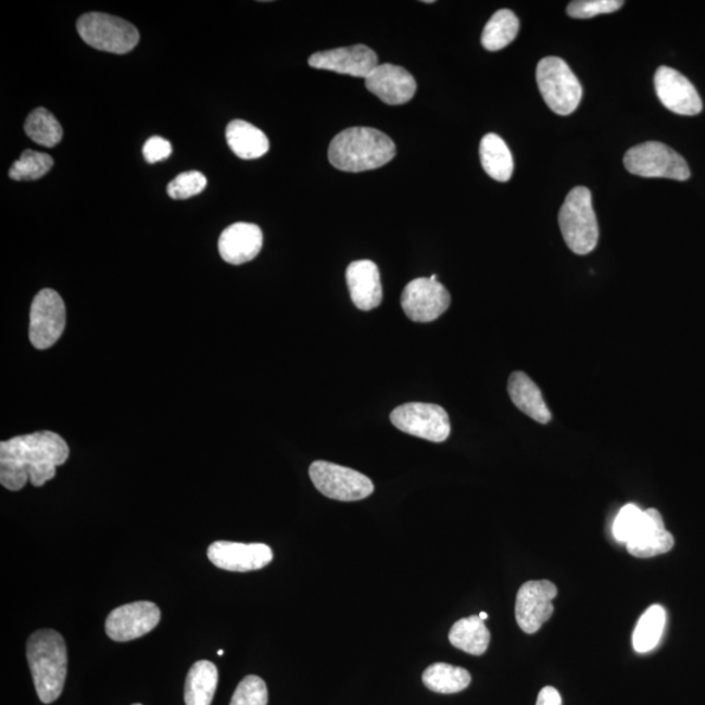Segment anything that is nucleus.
Listing matches in <instances>:
<instances>
[{
    "label": "nucleus",
    "instance_id": "obj_29",
    "mask_svg": "<svg viewBox=\"0 0 705 705\" xmlns=\"http://www.w3.org/2000/svg\"><path fill=\"white\" fill-rule=\"evenodd\" d=\"M25 134L35 143L42 147L53 148L61 143L63 128L55 116L45 108H37L25 121Z\"/></svg>",
    "mask_w": 705,
    "mask_h": 705
},
{
    "label": "nucleus",
    "instance_id": "obj_2",
    "mask_svg": "<svg viewBox=\"0 0 705 705\" xmlns=\"http://www.w3.org/2000/svg\"><path fill=\"white\" fill-rule=\"evenodd\" d=\"M396 156L390 136L370 127H352L336 135L329 144L328 159L336 169L362 173L378 169Z\"/></svg>",
    "mask_w": 705,
    "mask_h": 705
},
{
    "label": "nucleus",
    "instance_id": "obj_7",
    "mask_svg": "<svg viewBox=\"0 0 705 705\" xmlns=\"http://www.w3.org/2000/svg\"><path fill=\"white\" fill-rule=\"evenodd\" d=\"M624 164L633 176L644 178L688 180L691 177L690 167L681 154L659 141L632 147L626 152Z\"/></svg>",
    "mask_w": 705,
    "mask_h": 705
},
{
    "label": "nucleus",
    "instance_id": "obj_32",
    "mask_svg": "<svg viewBox=\"0 0 705 705\" xmlns=\"http://www.w3.org/2000/svg\"><path fill=\"white\" fill-rule=\"evenodd\" d=\"M206 187V178L200 172H186L174 178L167 186L172 199L182 200L199 196Z\"/></svg>",
    "mask_w": 705,
    "mask_h": 705
},
{
    "label": "nucleus",
    "instance_id": "obj_1",
    "mask_svg": "<svg viewBox=\"0 0 705 705\" xmlns=\"http://www.w3.org/2000/svg\"><path fill=\"white\" fill-rule=\"evenodd\" d=\"M66 441L53 431L18 436L0 443V482L10 491L22 490L28 481L42 487L68 461Z\"/></svg>",
    "mask_w": 705,
    "mask_h": 705
},
{
    "label": "nucleus",
    "instance_id": "obj_18",
    "mask_svg": "<svg viewBox=\"0 0 705 705\" xmlns=\"http://www.w3.org/2000/svg\"><path fill=\"white\" fill-rule=\"evenodd\" d=\"M672 546H675V537L666 530L663 516L656 508L644 511L637 532L626 543L629 553L637 558H653L669 553Z\"/></svg>",
    "mask_w": 705,
    "mask_h": 705
},
{
    "label": "nucleus",
    "instance_id": "obj_38",
    "mask_svg": "<svg viewBox=\"0 0 705 705\" xmlns=\"http://www.w3.org/2000/svg\"><path fill=\"white\" fill-rule=\"evenodd\" d=\"M217 653H218V656H223V655H224V651H223V650H219Z\"/></svg>",
    "mask_w": 705,
    "mask_h": 705
},
{
    "label": "nucleus",
    "instance_id": "obj_28",
    "mask_svg": "<svg viewBox=\"0 0 705 705\" xmlns=\"http://www.w3.org/2000/svg\"><path fill=\"white\" fill-rule=\"evenodd\" d=\"M666 625V612L662 605H652L640 617L635 631H633V650L646 653L655 650L663 638Z\"/></svg>",
    "mask_w": 705,
    "mask_h": 705
},
{
    "label": "nucleus",
    "instance_id": "obj_33",
    "mask_svg": "<svg viewBox=\"0 0 705 705\" xmlns=\"http://www.w3.org/2000/svg\"><path fill=\"white\" fill-rule=\"evenodd\" d=\"M622 0H577L567 8V15L574 18H592L599 15L613 14L620 9Z\"/></svg>",
    "mask_w": 705,
    "mask_h": 705
},
{
    "label": "nucleus",
    "instance_id": "obj_30",
    "mask_svg": "<svg viewBox=\"0 0 705 705\" xmlns=\"http://www.w3.org/2000/svg\"><path fill=\"white\" fill-rule=\"evenodd\" d=\"M54 165V160L47 153L36 151H24L21 159L15 161L10 169V178L23 182V180H37L47 176L51 167Z\"/></svg>",
    "mask_w": 705,
    "mask_h": 705
},
{
    "label": "nucleus",
    "instance_id": "obj_15",
    "mask_svg": "<svg viewBox=\"0 0 705 705\" xmlns=\"http://www.w3.org/2000/svg\"><path fill=\"white\" fill-rule=\"evenodd\" d=\"M309 64L315 70L333 71L366 79L379 66L375 51L366 45L320 51L309 58Z\"/></svg>",
    "mask_w": 705,
    "mask_h": 705
},
{
    "label": "nucleus",
    "instance_id": "obj_37",
    "mask_svg": "<svg viewBox=\"0 0 705 705\" xmlns=\"http://www.w3.org/2000/svg\"><path fill=\"white\" fill-rule=\"evenodd\" d=\"M488 617H489L488 614L484 613V612H482V613L480 614V618H481L482 620L488 619Z\"/></svg>",
    "mask_w": 705,
    "mask_h": 705
},
{
    "label": "nucleus",
    "instance_id": "obj_31",
    "mask_svg": "<svg viewBox=\"0 0 705 705\" xmlns=\"http://www.w3.org/2000/svg\"><path fill=\"white\" fill-rule=\"evenodd\" d=\"M268 689L267 684L261 677L248 676L242 679L241 683L231 697L230 705H267Z\"/></svg>",
    "mask_w": 705,
    "mask_h": 705
},
{
    "label": "nucleus",
    "instance_id": "obj_3",
    "mask_svg": "<svg viewBox=\"0 0 705 705\" xmlns=\"http://www.w3.org/2000/svg\"><path fill=\"white\" fill-rule=\"evenodd\" d=\"M27 658L38 697L45 704L62 695L67 677V646L61 633L38 630L27 643Z\"/></svg>",
    "mask_w": 705,
    "mask_h": 705
},
{
    "label": "nucleus",
    "instance_id": "obj_24",
    "mask_svg": "<svg viewBox=\"0 0 705 705\" xmlns=\"http://www.w3.org/2000/svg\"><path fill=\"white\" fill-rule=\"evenodd\" d=\"M218 671L211 662H198L191 666L186 678V705H211L216 694Z\"/></svg>",
    "mask_w": 705,
    "mask_h": 705
},
{
    "label": "nucleus",
    "instance_id": "obj_39",
    "mask_svg": "<svg viewBox=\"0 0 705 705\" xmlns=\"http://www.w3.org/2000/svg\"><path fill=\"white\" fill-rule=\"evenodd\" d=\"M133 705H141V704H133Z\"/></svg>",
    "mask_w": 705,
    "mask_h": 705
},
{
    "label": "nucleus",
    "instance_id": "obj_9",
    "mask_svg": "<svg viewBox=\"0 0 705 705\" xmlns=\"http://www.w3.org/2000/svg\"><path fill=\"white\" fill-rule=\"evenodd\" d=\"M391 423L406 435L442 443L451 435L449 413L437 404L407 403L391 413Z\"/></svg>",
    "mask_w": 705,
    "mask_h": 705
},
{
    "label": "nucleus",
    "instance_id": "obj_26",
    "mask_svg": "<svg viewBox=\"0 0 705 705\" xmlns=\"http://www.w3.org/2000/svg\"><path fill=\"white\" fill-rule=\"evenodd\" d=\"M423 681L426 688L438 694H456L468 688L471 677L468 670L458 666L437 663L424 671Z\"/></svg>",
    "mask_w": 705,
    "mask_h": 705
},
{
    "label": "nucleus",
    "instance_id": "obj_35",
    "mask_svg": "<svg viewBox=\"0 0 705 705\" xmlns=\"http://www.w3.org/2000/svg\"><path fill=\"white\" fill-rule=\"evenodd\" d=\"M172 152L173 147L171 141L160 138V136H153V138L148 139L143 147L144 159L150 164H156L160 161L169 159Z\"/></svg>",
    "mask_w": 705,
    "mask_h": 705
},
{
    "label": "nucleus",
    "instance_id": "obj_11",
    "mask_svg": "<svg viewBox=\"0 0 705 705\" xmlns=\"http://www.w3.org/2000/svg\"><path fill=\"white\" fill-rule=\"evenodd\" d=\"M451 295L441 282L430 277H419L411 281L401 294V307L413 322L430 323L448 312Z\"/></svg>",
    "mask_w": 705,
    "mask_h": 705
},
{
    "label": "nucleus",
    "instance_id": "obj_16",
    "mask_svg": "<svg viewBox=\"0 0 705 705\" xmlns=\"http://www.w3.org/2000/svg\"><path fill=\"white\" fill-rule=\"evenodd\" d=\"M658 100L670 112L679 115H696L702 112L701 96L688 77L675 68L659 67L655 75Z\"/></svg>",
    "mask_w": 705,
    "mask_h": 705
},
{
    "label": "nucleus",
    "instance_id": "obj_13",
    "mask_svg": "<svg viewBox=\"0 0 705 705\" xmlns=\"http://www.w3.org/2000/svg\"><path fill=\"white\" fill-rule=\"evenodd\" d=\"M159 606L148 601H139L116 607L106 619L108 637L114 642H129L156 629L160 624Z\"/></svg>",
    "mask_w": 705,
    "mask_h": 705
},
{
    "label": "nucleus",
    "instance_id": "obj_22",
    "mask_svg": "<svg viewBox=\"0 0 705 705\" xmlns=\"http://www.w3.org/2000/svg\"><path fill=\"white\" fill-rule=\"evenodd\" d=\"M226 140L230 150L242 160H255L269 151L267 136L246 121H231L226 127Z\"/></svg>",
    "mask_w": 705,
    "mask_h": 705
},
{
    "label": "nucleus",
    "instance_id": "obj_14",
    "mask_svg": "<svg viewBox=\"0 0 705 705\" xmlns=\"http://www.w3.org/2000/svg\"><path fill=\"white\" fill-rule=\"evenodd\" d=\"M209 558L222 570L250 572L268 566L274 553L265 543L216 541L209 547Z\"/></svg>",
    "mask_w": 705,
    "mask_h": 705
},
{
    "label": "nucleus",
    "instance_id": "obj_34",
    "mask_svg": "<svg viewBox=\"0 0 705 705\" xmlns=\"http://www.w3.org/2000/svg\"><path fill=\"white\" fill-rule=\"evenodd\" d=\"M643 513L644 511L640 509L637 504H626V506L619 511L616 520H614V539L620 543L629 542L633 533L637 532Z\"/></svg>",
    "mask_w": 705,
    "mask_h": 705
},
{
    "label": "nucleus",
    "instance_id": "obj_6",
    "mask_svg": "<svg viewBox=\"0 0 705 705\" xmlns=\"http://www.w3.org/2000/svg\"><path fill=\"white\" fill-rule=\"evenodd\" d=\"M77 32L90 48L113 54H126L140 40L138 29L123 18L89 12L77 21Z\"/></svg>",
    "mask_w": 705,
    "mask_h": 705
},
{
    "label": "nucleus",
    "instance_id": "obj_23",
    "mask_svg": "<svg viewBox=\"0 0 705 705\" xmlns=\"http://www.w3.org/2000/svg\"><path fill=\"white\" fill-rule=\"evenodd\" d=\"M483 171L498 182H508L514 173V159L501 136L484 135L480 144Z\"/></svg>",
    "mask_w": 705,
    "mask_h": 705
},
{
    "label": "nucleus",
    "instance_id": "obj_25",
    "mask_svg": "<svg viewBox=\"0 0 705 705\" xmlns=\"http://www.w3.org/2000/svg\"><path fill=\"white\" fill-rule=\"evenodd\" d=\"M450 642L469 655L482 656L490 643V632L480 616H471L452 626Z\"/></svg>",
    "mask_w": 705,
    "mask_h": 705
},
{
    "label": "nucleus",
    "instance_id": "obj_10",
    "mask_svg": "<svg viewBox=\"0 0 705 705\" xmlns=\"http://www.w3.org/2000/svg\"><path fill=\"white\" fill-rule=\"evenodd\" d=\"M66 328V306L53 289H43L35 297L29 314V340L45 351L61 339Z\"/></svg>",
    "mask_w": 705,
    "mask_h": 705
},
{
    "label": "nucleus",
    "instance_id": "obj_8",
    "mask_svg": "<svg viewBox=\"0 0 705 705\" xmlns=\"http://www.w3.org/2000/svg\"><path fill=\"white\" fill-rule=\"evenodd\" d=\"M315 488L335 501L355 502L374 493L370 478L360 471L328 462H315L309 469Z\"/></svg>",
    "mask_w": 705,
    "mask_h": 705
},
{
    "label": "nucleus",
    "instance_id": "obj_17",
    "mask_svg": "<svg viewBox=\"0 0 705 705\" xmlns=\"http://www.w3.org/2000/svg\"><path fill=\"white\" fill-rule=\"evenodd\" d=\"M368 92L377 96L387 105H403L417 92V83L404 67L381 64L365 79Z\"/></svg>",
    "mask_w": 705,
    "mask_h": 705
},
{
    "label": "nucleus",
    "instance_id": "obj_12",
    "mask_svg": "<svg viewBox=\"0 0 705 705\" xmlns=\"http://www.w3.org/2000/svg\"><path fill=\"white\" fill-rule=\"evenodd\" d=\"M556 593V587L547 580L528 581L521 586L517 592L515 614L524 632L532 635L552 618Z\"/></svg>",
    "mask_w": 705,
    "mask_h": 705
},
{
    "label": "nucleus",
    "instance_id": "obj_36",
    "mask_svg": "<svg viewBox=\"0 0 705 705\" xmlns=\"http://www.w3.org/2000/svg\"><path fill=\"white\" fill-rule=\"evenodd\" d=\"M536 705H562L559 691L552 685H546L540 691Z\"/></svg>",
    "mask_w": 705,
    "mask_h": 705
},
{
    "label": "nucleus",
    "instance_id": "obj_19",
    "mask_svg": "<svg viewBox=\"0 0 705 705\" xmlns=\"http://www.w3.org/2000/svg\"><path fill=\"white\" fill-rule=\"evenodd\" d=\"M263 248V232L255 224L237 223L226 228L218 239L219 255L226 263L241 265L251 262Z\"/></svg>",
    "mask_w": 705,
    "mask_h": 705
},
{
    "label": "nucleus",
    "instance_id": "obj_20",
    "mask_svg": "<svg viewBox=\"0 0 705 705\" xmlns=\"http://www.w3.org/2000/svg\"><path fill=\"white\" fill-rule=\"evenodd\" d=\"M347 284L355 307L362 312H370L383 301L380 272L378 265L372 261H357L349 264Z\"/></svg>",
    "mask_w": 705,
    "mask_h": 705
},
{
    "label": "nucleus",
    "instance_id": "obj_4",
    "mask_svg": "<svg viewBox=\"0 0 705 705\" xmlns=\"http://www.w3.org/2000/svg\"><path fill=\"white\" fill-rule=\"evenodd\" d=\"M563 239L575 254L588 255L596 249L599 224L592 204V193L587 187H575L559 211Z\"/></svg>",
    "mask_w": 705,
    "mask_h": 705
},
{
    "label": "nucleus",
    "instance_id": "obj_21",
    "mask_svg": "<svg viewBox=\"0 0 705 705\" xmlns=\"http://www.w3.org/2000/svg\"><path fill=\"white\" fill-rule=\"evenodd\" d=\"M508 394L517 410L527 414L536 423L546 425L552 420V412L549 411L539 386L526 373L511 374Z\"/></svg>",
    "mask_w": 705,
    "mask_h": 705
},
{
    "label": "nucleus",
    "instance_id": "obj_5",
    "mask_svg": "<svg viewBox=\"0 0 705 705\" xmlns=\"http://www.w3.org/2000/svg\"><path fill=\"white\" fill-rule=\"evenodd\" d=\"M537 84L546 105L559 115H570L583 99V87L568 64L558 56H546L536 71Z\"/></svg>",
    "mask_w": 705,
    "mask_h": 705
},
{
    "label": "nucleus",
    "instance_id": "obj_27",
    "mask_svg": "<svg viewBox=\"0 0 705 705\" xmlns=\"http://www.w3.org/2000/svg\"><path fill=\"white\" fill-rule=\"evenodd\" d=\"M519 18L509 10H501L491 16L484 25L481 42L489 51H498L507 48L519 34Z\"/></svg>",
    "mask_w": 705,
    "mask_h": 705
}]
</instances>
